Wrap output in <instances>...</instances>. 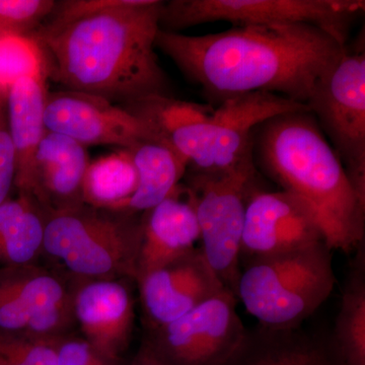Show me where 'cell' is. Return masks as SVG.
<instances>
[{
    "mask_svg": "<svg viewBox=\"0 0 365 365\" xmlns=\"http://www.w3.org/2000/svg\"><path fill=\"white\" fill-rule=\"evenodd\" d=\"M155 48L215 102L255 91L306 104L314 83L347 51L309 24L237 26L187 36L158 30Z\"/></svg>",
    "mask_w": 365,
    "mask_h": 365,
    "instance_id": "6da1fadb",
    "label": "cell"
},
{
    "mask_svg": "<svg viewBox=\"0 0 365 365\" xmlns=\"http://www.w3.org/2000/svg\"><path fill=\"white\" fill-rule=\"evenodd\" d=\"M163 4L120 0L64 25H40L29 36L41 48L47 78L67 91L122 106L173 97L155 50Z\"/></svg>",
    "mask_w": 365,
    "mask_h": 365,
    "instance_id": "7a4b0ae2",
    "label": "cell"
},
{
    "mask_svg": "<svg viewBox=\"0 0 365 365\" xmlns=\"http://www.w3.org/2000/svg\"><path fill=\"white\" fill-rule=\"evenodd\" d=\"M253 158L268 177L313 212L331 250L364 244L365 200L309 111L277 115L254 129Z\"/></svg>",
    "mask_w": 365,
    "mask_h": 365,
    "instance_id": "3957f363",
    "label": "cell"
},
{
    "mask_svg": "<svg viewBox=\"0 0 365 365\" xmlns=\"http://www.w3.org/2000/svg\"><path fill=\"white\" fill-rule=\"evenodd\" d=\"M309 111L307 104L266 91L227 98L217 108L174 97L150 98L141 114L151 130L199 170L237 165L253 150L254 129L284 113Z\"/></svg>",
    "mask_w": 365,
    "mask_h": 365,
    "instance_id": "277c9868",
    "label": "cell"
},
{
    "mask_svg": "<svg viewBox=\"0 0 365 365\" xmlns=\"http://www.w3.org/2000/svg\"><path fill=\"white\" fill-rule=\"evenodd\" d=\"M43 253L81 281L135 280L143 215L88 204L44 213Z\"/></svg>",
    "mask_w": 365,
    "mask_h": 365,
    "instance_id": "5b68a950",
    "label": "cell"
},
{
    "mask_svg": "<svg viewBox=\"0 0 365 365\" xmlns=\"http://www.w3.org/2000/svg\"><path fill=\"white\" fill-rule=\"evenodd\" d=\"M331 252L322 241L251 259L241 270L235 297L260 326L299 327L332 294L336 278Z\"/></svg>",
    "mask_w": 365,
    "mask_h": 365,
    "instance_id": "8992f818",
    "label": "cell"
},
{
    "mask_svg": "<svg viewBox=\"0 0 365 365\" xmlns=\"http://www.w3.org/2000/svg\"><path fill=\"white\" fill-rule=\"evenodd\" d=\"M253 150L234 167L192 169L186 185L193 199L201 252L225 287L235 295L241 268V244L247 204L256 192Z\"/></svg>",
    "mask_w": 365,
    "mask_h": 365,
    "instance_id": "52a82bcc",
    "label": "cell"
},
{
    "mask_svg": "<svg viewBox=\"0 0 365 365\" xmlns=\"http://www.w3.org/2000/svg\"><path fill=\"white\" fill-rule=\"evenodd\" d=\"M364 9V0H172L163 1L160 29L179 33L220 21L235 26L302 23L318 26L346 46Z\"/></svg>",
    "mask_w": 365,
    "mask_h": 365,
    "instance_id": "ba28073f",
    "label": "cell"
},
{
    "mask_svg": "<svg viewBox=\"0 0 365 365\" xmlns=\"http://www.w3.org/2000/svg\"><path fill=\"white\" fill-rule=\"evenodd\" d=\"M365 200V54L346 51L314 83L306 103Z\"/></svg>",
    "mask_w": 365,
    "mask_h": 365,
    "instance_id": "9c48e42d",
    "label": "cell"
},
{
    "mask_svg": "<svg viewBox=\"0 0 365 365\" xmlns=\"http://www.w3.org/2000/svg\"><path fill=\"white\" fill-rule=\"evenodd\" d=\"M237 299L225 289L181 318L150 331L146 339L170 365H230L249 330L237 313Z\"/></svg>",
    "mask_w": 365,
    "mask_h": 365,
    "instance_id": "30bf717a",
    "label": "cell"
},
{
    "mask_svg": "<svg viewBox=\"0 0 365 365\" xmlns=\"http://www.w3.org/2000/svg\"><path fill=\"white\" fill-rule=\"evenodd\" d=\"M72 294L66 281L36 263L0 266V332L66 337L76 322Z\"/></svg>",
    "mask_w": 365,
    "mask_h": 365,
    "instance_id": "8fae6325",
    "label": "cell"
},
{
    "mask_svg": "<svg viewBox=\"0 0 365 365\" xmlns=\"http://www.w3.org/2000/svg\"><path fill=\"white\" fill-rule=\"evenodd\" d=\"M44 123L46 130L69 137L86 148L116 145L127 150L143 139H160L122 106L81 91L48 93Z\"/></svg>",
    "mask_w": 365,
    "mask_h": 365,
    "instance_id": "7c38bea8",
    "label": "cell"
},
{
    "mask_svg": "<svg viewBox=\"0 0 365 365\" xmlns=\"http://www.w3.org/2000/svg\"><path fill=\"white\" fill-rule=\"evenodd\" d=\"M322 241L325 240L313 212L299 197L281 190L256 191L250 198L241 257L255 259L288 253Z\"/></svg>",
    "mask_w": 365,
    "mask_h": 365,
    "instance_id": "4fadbf2b",
    "label": "cell"
},
{
    "mask_svg": "<svg viewBox=\"0 0 365 365\" xmlns=\"http://www.w3.org/2000/svg\"><path fill=\"white\" fill-rule=\"evenodd\" d=\"M137 282L150 331L176 321L227 289L197 248L177 261L150 271Z\"/></svg>",
    "mask_w": 365,
    "mask_h": 365,
    "instance_id": "5bb4252c",
    "label": "cell"
},
{
    "mask_svg": "<svg viewBox=\"0 0 365 365\" xmlns=\"http://www.w3.org/2000/svg\"><path fill=\"white\" fill-rule=\"evenodd\" d=\"M74 321L101 354L121 361L135 323L130 290L119 279L81 281L72 294Z\"/></svg>",
    "mask_w": 365,
    "mask_h": 365,
    "instance_id": "9a60e30c",
    "label": "cell"
},
{
    "mask_svg": "<svg viewBox=\"0 0 365 365\" xmlns=\"http://www.w3.org/2000/svg\"><path fill=\"white\" fill-rule=\"evenodd\" d=\"M200 230L187 186L178 185L169 197L143 213V235L135 281L196 249Z\"/></svg>",
    "mask_w": 365,
    "mask_h": 365,
    "instance_id": "2e32d148",
    "label": "cell"
},
{
    "mask_svg": "<svg viewBox=\"0 0 365 365\" xmlns=\"http://www.w3.org/2000/svg\"><path fill=\"white\" fill-rule=\"evenodd\" d=\"M90 163L86 146L46 131L36 155L32 195L43 215L83 203V179Z\"/></svg>",
    "mask_w": 365,
    "mask_h": 365,
    "instance_id": "e0dca14e",
    "label": "cell"
},
{
    "mask_svg": "<svg viewBox=\"0 0 365 365\" xmlns=\"http://www.w3.org/2000/svg\"><path fill=\"white\" fill-rule=\"evenodd\" d=\"M46 79V76L21 78L7 91V116L16 151L14 186L19 195L32 201L36 155L47 131L44 123L48 93Z\"/></svg>",
    "mask_w": 365,
    "mask_h": 365,
    "instance_id": "ac0fdd59",
    "label": "cell"
},
{
    "mask_svg": "<svg viewBox=\"0 0 365 365\" xmlns=\"http://www.w3.org/2000/svg\"><path fill=\"white\" fill-rule=\"evenodd\" d=\"M230 365H339L330 337L299 327L275 329L259 325Z\"/></svg>",
    "mask_w": 365,
    "mask_h": 365,
    "instance_id": "d6986e66",
    "label": "cell"
},
{
    "mask_svg": "<svg viewBox=\"0 0 365 365\" xmlns=\"http://www.w3.org/2000/svg\"><path fill=\"white\" fill-rule=\"evenodd\" d=\"M127 150L135 168L137 187L122 211L139 215L155 207L174 192L186 175L189 163L160 139H143Z\"/></svg>",
    "mask_w": 365,
    "mask_h": 365,
    "instance_id": "ffe728a7",
    "label": "cell"
},
{
    "mask_svg": "<svg viewBox=\"0 0 365 365\" xmlns=\"http://www.w3.org/2000/svg\"><path fill=\"white\" fill-rule=\"evenodd\" d=\"M339 365H365V248L355 251L330 337Z\"/></svg>",
    "mask_w": 365,
    "mask_h": 365,
    "instance_id": "44dd1931",
    "label": "cell"
},
{
    "mask_svg": "<svg viewBox=\"0 0 365 365\" xmlns=\"http://www.w3.org/2000/svg\"><path fill=\"white\" fill-rule=\"evenodd\" d=\"M45 218L31 199L18 195L0 205V266L35 264L43 254Z\"/></svg>",
    "mask_w": 365,
    "mask_h": 365,
    "instance_id": "7402d4cb",
    "label": "cell"
},
{
    "mask_svg": "<svg viewBox=\"0 0 365 365\" xmlns=\"http://www.w3.org/2000/svg\"><path fill=\"white\" fill-rule=\"evenodd\" d=\"M137 187L135 168L125 148L93 160L83 185V203L110 211H122Z\"/></svg>",
    "mask_w": 365,
    "mask_h": 365,
    "instance_id": "603a6c76",
    "label": "cell"
},
{
    "mask_svg": "<svg viewBox=\"0 0 365 365\" xmlns=\"http://www.w3.org/2000/svg\"><path fill=\"white\" fill-rule=\"evenodd\" d=\"M46 76L44 56L30 36L0 35V88L25 78Z\"/></svg>",
    "mask_w": 365,
    "mask_h": 365,
    "instance_id": "cb8c5ba5",
    "label": "cell"
},
{
    "mask_svg": "<svg viewBox=\"0 0 365 365\" xmlns=\"http://www.w3.org/2000/svg\"><path fill=\"white\" fill-rule=\"evenodd\" d=\"M61 339L0 332V365H57V347Z\"/></svg>",
    "mask_w": 365,
    "mask_h": 365,
    "instance_id": "d4e9b609",
    "label": "cell"
},
{
    "mask_svg": "<svg viewBox=\"0 0 365 365\" xmlns=\"http://www.w3.org/2000/svg\"><path fill=\"white\" fill-rule=\"evenodd\" d=\"M55 2L0 0V35H30L52 13Z\"/></svg>",
    "mask_w": 365,
    "mask_h": 365,
    "instance_id": "484cf974",
    "label": "cell"
},
{
    "mask_svg": "<svg viewBox=\"0 0 365 365\" xmlns=\"http://www.w3.org/2000/svg\"><path fill=\"white\" fill-rule=\"evenodd\" d=\"M7 91L0 88V205L9 198L16 178V151L7 116Z\"/></svg>",
    "mask_w": 365,
    "mask_h": 365,
    "instance_id": "4316f807",
    "label": "cell"
},
{
    "mask_svg": "<svg viewBox=\"0 0 365 365\" xmlns=\"http://www.w3.org/2000/svg\"><path fill=\"white\" fill-rule=\"evenodd\" d=\"M57 365H121L101 354L85 339L63 337L57 347Z\"/></svg>",
    "mask_w": 365,
    "mask_h": 365,
    "instance_id": "83f0119b",
    "label": "cell"
},
{
    "mask_svg": "<svg viewBox=\"0 0 365 365\" xmlns=\"http://www.w3.org/2000/svg\"><path fill=\"white\" fill-rule=\"evenodd\" d=\"M128 365H170L167 360L163 359L153 346L144 341L143 345L139 348L135 356L132 359Z\"/></svg>",
    "mask_w": 365,
    "mask_h": 365,
    "instance_id": "f1b7e54d",
    "label": "cell"
}]
</instances>
